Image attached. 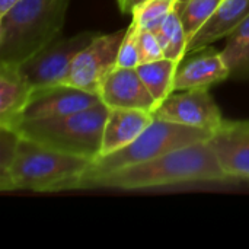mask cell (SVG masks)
I'll return each instance as SVG.
<instances>
[{"instance_id": "1", "label": "cell", "mask_w": 249, "mask_h": 249, "mask_svg": "<svg viewBox=\"0 0 249 249\" xmlns=\"http://www.w3.org/2000/svg\"><path fill=\"white\" fill-rule=\"evenodd\" d=\"M229 177L207 142H198L152 160L121 168L85 182L80 190H149L193 182H225Z\"/></svg>"}, {"instance_id": "2", "label": "cell", "mask_w": 249, "mask_h": 249, "mask_svg": "<svg viewBox=\"0 0 249 249\" xmlns=\"http://www.w3.org/2000/svg\"><path fill=\"white\" fill-rule=\"evenodd\" d=\"M70 0H19L0 15V64L19 67L61 34Z\"/></svg>"}, {"instance_id": "3", "label": "cell", "mask_w": 249, "mask_h": 249, "mask_svg": "<svg viewBox=\"0 0 249 249\" xmlns=\"http://www.w3.org/2000/svg\"><path fill=\"white\" fill-rule=\"evenodd\" d=\"M90 163L88 159L60 153L20 137L10 168L0 175V190L34 193L76 190Z\"/></svg>"}, {"instance_id": "4", "label": "cell", "mask_w": 249, "mask_h": 249, "mask_svg": "<svg viewBox=\"0 0 249 249\" xmlns=\"http://www.w3.org/2000/svg\"><path fill=\"white\" fill-rule=\"evenodd\" d=\"M108 111L105 104L98 102L63 117L22 121L12 130L47 149L93 162L101 155Z\"/></svg>"}, {"instance_id": "5", "label": "cell", "mask_w": 249, "mask_h": 249, "mask_svg": "<svg viewBox=\"0 0 249 249\" xmlns=\"http://www.w3.org/2000/svg\"><path fill=\"white\" fill-rule=\"evenodd\" d=\"M212 134L213 131L209 130L188 127L155 118L153 123L134 142H131L130 144L117 152L96 158L80 177L76 190H80V187L85 182L101 175H105L108 172L152 160L168 152L198 142H207L212 137Z\"/></svg>"}, {"instance_id": "6", "label": "cell", "mask_w": 249, "mask_h": 249, "mask_svg": "<svg viewBox=\"0 0 249 249\" xmlns=\"http://www.w3.org/2000/svg\"><path fill=\"white\" fill-rule=\"evenodd\" d=\"M98 35L95 31H85L70 38L55 39L18 69L34 88L63 85L74 57Z\"/></svg>"}, {"instance_id": "7", "label": "cell", "mask_w": 249, "mask_h": 249, "mask_svg": "<svg viewBox=\"0 0 249 249\" xmlns=\"http://www.w3.org/2000/svg\"><path fill=\"white\" fill-rule=\"evenodd\" d=\"M125 29L95 36L73 60L63 85L98 95L109 71L117 67V58Z\"/></svg>"}, {"instance_id": "8", "label": "cell", "mask_w": 249, "mask_h": 249, "mask_svg": "<svg viewBox=\"0 0 249 249\" xmlns=\"http://www.w3.org/2000/svg\"><path fill=\"white\" fill-rule=\"evenodd\" d=\"M155 118L209 131H216L225 123L222 111L209 89L174 92L158 107Z\"/></svg>"}, {"instance_id": "9", "label": "cell", "mask_w": 249, "mask_h": 249, "mask_svg": "<svg viewBox=\"0 0 249 249\" xmlns=\"http://www.w3.org/2000/svg\"><path fill=\"white\" fill-rule=\"evenodd\" d=\"M101 102L99 96L69 85L34 88L31 99L13 127L22 121L47 120L83 111ZM10 127V128H13Z\"/></svg>"}, {"instance_id": "10", "label": "cell", "mask_w": 249, "mask_h": 249, "mask_svg": "<svg viewBox=\"0 0 249 249\" xmlns=\"http://www.w3.org/2000/svg\"><path fill=\"white\" fill-rule=\"evenodd\" d=\"M229 179L249 182V121H226L207 140Z\"/></svg>"}, {"instance_id": "11", "label": "cell", "mask_w": 249, "mask_h": 249, "mask_svg": "<svg viewBox=\"0 0 249 249\" xmlns=\"http://www.w3.org/2000/svg\"><path fill=\"white\" fill-rule=\"evenodd\" d=\"M98 96L108 108L142 109L155 114L158 102L143 83L137 69L114 67L102 82Z\"/></svg>"}, {"instance_id": "12", "label": "cell", "mask_w": 249, "mask_h": 249, "mask_svg": "<svg viewBox=\"0 0 249 249\" xmlns=\"http://www.w3.org/2000/svg\"><path fill=\"white\" fill-rule=\"evenodd\" d=\"M155 120V114L142 109L109 108L104 125L101 155L117 152L134 142ZM98 156V158H99Z\"/></svg>"}, {"instance_id": "13", "label": "cell", "mask_w": 249, "mask_h": 249, "mask_svg": "<svg viewBox=\"0 0 249 249\" xmlns=\"http://www.w3.org/2000/svg\"><path fill=\"white\" fill-rule=\"evenodd\" d=\"M249 16V0H222L213 16L188 41L187 54L206 50L210 44L226 38Z\"/></svg>"}, {"instance_id": "14", "label": "cell", "mask_w": 249, "mask_h": 249, "mask_svg": "<svg viewBox=\"0 0 249 249\" xmlns=\"http://www.w3.org/2000/svg\"><path fill=\"white\" fill-rule=\"evenodd\" d=\"M229 77L231 71L222 51H204L182 67H178L174 80V92L210 89L213 85H217Z\"/></svg>"}, {"instance_id": "15", "label": "cell", "mask_w": 249, "mask_h": 249, "mask_svg": "<svg viewBox=\"0 0 249 249\" xmlns=\"http://www.w3.org/2000/svg\"><path fill=\"white\" fill-rule=\"evenodd\" d=\"M34 86L15 66L0 64V125L13 127L28 105Z\"/></svg>"}, {"instance_id": "16", "label": "cell", "mask_w": 249, "mask_h": 249, "mask_svg": "<svg viewBox=\"0 0 249 249\" xmlns=\"http://www.w3.org/2000/svg\"><path fill=\"white\" fill-rule=\"evenodd\" d=\"M178 67L179 63L169 58H160L152 63H143L136 67L143 83L146 85L150 95L158 102V107L174 93V80Z\"/></svg>"}, {"instance_id": "17", "label": "cell", "mask_w": 249, "mask_h": 249, "mask_svg": "<svg viewBox=\"0 0 249 249\" xmlns=\"http://www.w3.org/2000/svg\"><path fill=\"white\" fill-rule=\"evenodd\" d=\"M222 54L232 79L249 80V16L226 36Z\"/></svg>"}, {"instance_id": "18", "label": "cell", "mask_w": 249, "mask_h": 249, "mask_svg": "<svg viewBox=\"0 0 249 249\" xmlns=\"http://www.w3.org/2000/svg\"><path fill=\"white\" fill-rule=\"evenodd\" d=\"M155 34L160 42L165 58L181 63L187 55L188 38L182 26L179 13L175 10V7L172 9V12L168 15L162 26Z\"/></svg>"}, {"instance_id": "19", "label": "cell", "mask_w": 249, "mask_h": 249, "mask_svg": "<svg viewBox=\"0 0 249 249\" xmlns=\"http://www.w3.org/2000/svg\"><path fill=\"white\" fill-rule=\"evenodd\" d=\"M222 0H190L182 7L175 9L179 13L182 26L188 41L203 28V25L213 16Z\"/></svg>"}, {"instance_id": "20", "label": "cell", "mask_w": 249, "mask_h": 249, "mask_svg": "<svg viewBox=\"0 0 249 249\" xmlns=\"http://www.w3.org/2000/svg\"><path fill=\"white\" fill-rule=\"evenodd\" d=\"M174 9L172 0H146L130 12L142 31L156 32Z\"/></svg>"}, {"instance_id": "21", "label": "cell", "mask_w": 249, "mask_h": 249, "mask_svg": "<svg viewBox=\"0 0 249 249\" xmlns=\"http://www.w3.org/2000/svg\"><path fill=\"white\" fill-rule=\"evenodd\" d=\"M139 25L131 20V23L125 29L124 39L120 47L117 66L118 67H131L136 69L140 64V54H139Z\"/></svg>"}, {"instance_id": "22", "label": "cell", "mask_w": 249, "mask_h": 249, "mask_svg": "<svg viewBox=\"0 0 249 249\" xmlns=\"http://www.w3.org/2000/svg\"><path fill=\"white\" fill-rule=\"evenodd\" d=\"M19 140L20 137L15 130L0 125V175L6 174L10 168L16 156Z\"/></svg>"}, {"instance_id": "23", "label": "cell", "mask_w": 249, "mask_h": 249, "mask_svg": "<svg viewBox=\"0 0 249 249\" xmlns=\"http://www.w3.org/2000/svg\"><path fill=\"white\" fill-rule=\"evenodd\" d=\"M139 54H140V64L152 63L160 58H165L163 50L155 32L142 31L139 34Z\"/></svg>"}, {"instance_id": "24", "label": "cell", "mask_w": 249, "mask_h": 249, "mask_svg": "<svg viewBox=\"0 0 249 249\" xmlns=\"http://www.w3.org/2000/svg\"><path fill=\"white\" fill-rule=\"evenodd\" d=\"M143 1H146V0H124V1L120 4V7H121L123 12H131L134 6H137V4H140V3H143ZM172 1H175V0H172Z\"/></svg>"}, {"instance_id": "25", "label": "cell", "mask_w": 249, "mask_h": 249, "mask_svg": "<svg viewBox=\"0 0 249 249\" xmlns=\"http://www.w3.org/2000/svg\"><path fill=\"white\" fill-rule=\"evenodd\" d=\"M19 0H0V15H4L7 10H10Z\"/></svg>"}, {"instance_id": "26", "label": "cell", "mask_w": 249, "mask_h": 249, "mask_svg": "<svg viewBox=\"0 0 249 249\" xmlns=\"http://www.w3.org/2000/svg\"><path fill=\"white\" fill-rule=\"evenodd\" d=\"M188 1H190V0H175V1H174V7H175V9H179V7H182L185 3H188Z\"/></svg>"}, {"instance_id": "27", "label": "cell", "mask_w": 249, "mask_h": 249, "mask_svg": "<svg viewBox=\"0 0 249 249\" xmlns=\"http://www.w3.org/2000/svg\"><path fill=\"white\" fill-rule=\"evenodd\" d=\"M117 1H118V6H120V4H121V3H123L124 0H117Z\"/></svg>"}]
</instances>
